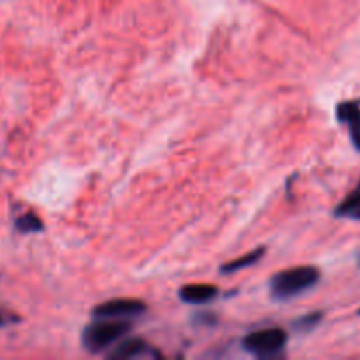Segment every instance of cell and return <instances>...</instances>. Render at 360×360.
I'll use <instances>...</instances> for the list:
<instances>
[{"label":"cell","instance_id":"cell-1","mask_svg":"<svg viewBox=\"0 0 360 360\" xmlns=\"http://www.w3.org/2000/svg\"><path fill=\"white\" fill-rule=\"evenodd\" d=\"M320 278L322 273L315 266L290 267L271 276L269 294L274 301H288L315 288L320 283Z\"/></svg>","mask_w":360,"mask_h":360},{"label":"cell","instance_id":"cell-2","mask_svg":"<svg viewBox=\"0 0 360 360\" xmlns=\"http://www.w3.org/2000/svg\"><path fill=\"white\" fill-rule=\"evenodd\" d=\"M132 330V323L125 320H111V319H97L86 326L81 333V347L88 354H101L109 347L118 343L122 338Z\"/></svg>","mask_w":360,"mask_h":360},{"label":"cell","instance_id":"cell-3","mask_svg":"<svg viewBox=\"0 0 360 360\" xmlns=\"http://www.w3.org/2000/svg\"><path fill=\"white\" fill-rule=\"evenodd\" d=\"M288 343V334L283 329H262L243 338L241 347L246 354L257 359H278L283 355Z\"/></svg>","mask_w":360,"mask_h":360},{"label":"cell","instance_id":"cell-4","mask_svg":"<svg viewBox=\"0 0 360 360\" xmlns=\"http://www.w3.org/2000/svg\"><path fill=\"white\" fill-rule=\"evenodd\" d=\"M146 311V302L141 301V299H111V301H105L102 304L95 306L91 309V319H134V316H139Z\"/></svg>","mask_w":360,"mask_h":360},{"label":"cell","instance_id":"cell-5","mask_svg":"<svg viewBox=\"0 0 360 360\" xmlns=\"http://www.w3.org/2000/svg\"><path fill=\"white\" fill-rule=\"evenodd\" d=\"M336 118L340 123H345L350 132L352 144L357 151H360V102L347 101L338 104Z\"/></svg>","mask_w":360,"mask_h":360},{"label":"cell","instance_id":"cell-6","mask_svg":"<svg viewBox=\"0 0 360 360\" xmlns=\"http://www.w3.org/2000/svg\"><path fill=\"white\" fill-rule=\"evenodd\" d=\"M218 287L210 283H192L179 288V299L186 304H206L218 297Z\"/></svg>","mask_w":360,"mask_h":360},{"label":"cell","instance_id":"cell-7","mask_svg":"<svg viewBox=\"0 0 360 360\" xmlns=\"http://www.w3.org/2000/svg\"><path fill=\"white\" fill-rule=\"evenodd\" d=\"M146 352H150V345L143 338H127L120 341L118 347L112 348L108 354L109 360H129L143 357Z\"/></svg>","mask_w":360,"mask_h":360},{"label":"cell","instance_id":"cell-8","mask_svg":"<svg viewBox=\"0 0 360 360\" xmlns=\"http://www.w3.org/2000/svg\"><path fill=\"white\" fill-rule=\"evenodd\" d=\"M266 252H267L266 246H259V248L252 250V252H248L246 255H243V257H239V259H234V260H231V262L224 264V266L220 267V273L221 274H234V273H238V271L246 269V267L255 266V264L259 262L264 255H266Z\"/></svg>","mask_w":360,"mask_h":360},{"label":"cell","instance_id":"cell-9","mask_svg":"<svg viewBox=\"0 0 360 360\" xmlns=\"http://www.w3.org/2000/svg\"><path fill=\"white\" fill-rule=\"evenodd\" d=\"M334 214L338 218H354V220H360V183L357 188L352 193H348L343 200L336 206Z\"/></svg>","mask_w":360,"mask_h":360},{"label":"cell","instance_id":"cell-10","mask_svg":"<svg viewBox=\"0 0 360 360\" xmlns=\"http://www.w3.org/2000/svg\"><path fill=\"white\" fill-rule=\"evenodd\" d=\"M14 227H16V231L21 232V234H35V232L44 231V224H42V220L37 217V214L32 213V211L18 217L16 221H14Z\"/></svg>","mask_w":360,"mask_h":360},{"label":"cell","instance_id":"cell-11","mask_svg":"<svg viewBox=\"0 0 360 360\" xmlns=\"http://www.w3.org/2000/svg\"><path fill=\"white\" fill-rule=\"evenodd\" d=\"M323 320V311H313L308 315L299 316L295 322H292V330L299 334H308L311 330H315L320 326V322Z\"/></svg>","mask_w":360,"mask_h":360},{"label":"cell","instance_id":"cell-12","mask_svg":"<svg viewBox=\"0 0 360 360\" xmlns=\"http://www.w3.org/2000/svg\"><path fill=\"white\" fill-rule=\"evenodd\" d=\"M193 319H195L197 323H204V326H214V323H218L217 315H213V313H200V315H195Z\"/></svg>","mask_w":360,"mask_h":360},{"label":"cell","instance_id":"cell-13","mask_svg":"<svg viewBox=\"0 0 360 360\" xmlns=\"http://www.w3.org/2000/svg\"><path fill=\"white\" fill-rule=\"evenodd\" d=\"M2 326H4V316L0 315V327H2Z\"/></svg>","mask_w":360,"mask_h":360},{"label":"cell","instance_id":"cell-14","mask_svg":"<svg viewBox=\"0 0 360 360\" xmlns=\"http://www.w3.org/2000/svg\"><path fill=\"white\" fill-rule=\"evenodd\" d=\"M359 315H360V309H359Z\"/></svg>","mask_w":360,"mask_h":360}]
</instances>
